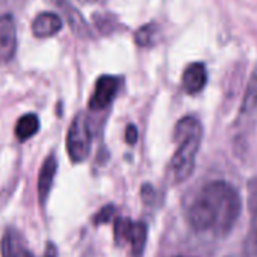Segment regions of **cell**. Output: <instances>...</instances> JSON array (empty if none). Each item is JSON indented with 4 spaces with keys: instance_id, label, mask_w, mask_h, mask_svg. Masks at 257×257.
<instances>
[{
    "instance_id": "obj_1",
    "label": "cell",
    "mask_w": 257,
    "mask_h": 257,
    "mask_svg": "<svg viewBox=\"0 0 257 257\" xmlns=\"http://www.w3.org/2000/svg\"><path fill=\"white\" fill-rule=\"evenodd\" d=\"M242 211L239 193L224 181L206 184L187 209V220L199 233L211 232L217 238H226L236 226Z\"/></svg>"
},
{
    "instance_id": "obj_7",
    "label": "cell",
    "mask_w": 257,
    "mask_h": 257,
    "mask_svg": "<svg viewBox=\"0 0 257 257\" xmlns=\"http://www.w3.org/2000/svg\"><path fill=\"white\" fill-rule=\"evenodd\" d=\"M208 83V71L205 63L196 62L187 66L182 75V86L188 95H196L205 89Z\"/></svg>"
},
{
    "instance_id": "obj_16",
    "label": "cell",
    "mask_w": 257,
    "mask_h": 257,
    "mask_svg": "<svg viewBox=\"0 0 257 257\" xmlns=\"http://www.w3.org/2000/svg\"><path fill=\"white\" fill-rule=\"evenodd\" d=\"M114 214H116V206H114V205H105V206L93 217V224H95V226L107 224L108 221L113 220Z\"/></svg>"
},
{
    "instance_id": "obj_8",
    "label": "cell",
    "mask_w": 257,
    "mask_h": 257,
    "mask_svg": "<svg viewBox=\"0 0 257 257\" xmlns=\"http://www.w3.org/2000/svg\"><path fill=\"white\" fill-rule=\"evenodd\" d=\"M56 172H57V160L54 155H48L44 160L39 175H38V197H39L41 205L45 203V200L51 191V187H53V182L56 178Z\"/></svg>"
},
{
    "instance_id": "obj_19",
    "label": "cell",
    "mask_w": 257,
    "mask_h": 257,
    "mask_svg": "<svg viewBox=\"0 0 257 257\" xmlns=\"http://www.w3.org/2000/svg\"><path fill=\"white\" fill-rule=\"evenodd\" d=\"M45 257H57V250L54 247V244H47V248H45Z\"/></svg>"
},
{
    "instance_id": "obj_11",
    "label": "cell",
    "mask_w": 257,
    "mask_h": 257,
    "mask_svg": "<svg viewBox=\"0 0 257 257\" xmlns=\"http://www.w3.org/2000/svg\"><path fill=\"white\" fill-rule=\"evenodd\" d=\"M146 241H148V226L142 221L134 223L133 226V232L130 236V245H131V253L134 257H142L145 253V247H146Z\"/></svg>"
},
{
    "instance_id": "obj_5",
    "label": "cell",
    "mask_w": 257,
    "mask_h": 257,
    "mask_svg": "<svg viewBox=\"0 0 257 257\" xmlns=\"http://www.w3.org/2000/svg\"><path fill=\"white\" fill-rule=\"evenodd\" d=\"M17 51V27L11 14L0 15V62H9Z\"/></svg>"
},
{
    "instance_id": "obj_12",
    "label": "cell",
    "mask_w": 257,
    "mask_h": 257,
    "mask_svg": "<svg viewBox=\"0 0 257 257\" xmlns=\"http://www.w3.org/2000/svg\"><path fill=\"white\" fill-rule=\"evenodd\" d=\"M241 114L242 116H254L257 114V69L253 72L247 90L241 104Z\"/></svg>"
},
{
    "instance_id": "obj_6",
    "label": "cell",
    "mask_w": 257,
    "mask_h": 257,
    "mask_svg": "<svg viewBox=\"0 0 257 257\" xmlns=\"http://www.w3.org/2000/svg\"><path fill=\"white\" fill-rule=\"evenodd\" d=\"M0 253L2 257H33L26 245V239L15 227H11L5 232L0 242Z\"/></svg>"
},
{
    "instance_id": "obj_10",
    "label": "cell",
    "mask_w": 257,
    "mask_h": 257,
    "mask_svg": "<svg viewBox=\"0 0 257 257\" xmlns=\"http://www.w3.org/2000/svg\"><path fill=\"white\" fill-rule=\"evenodd\" d=\"M39 131V119L33 113H27L21 116L15 125V137L18 142H26L33 137Z\"/></svg>"
},
{
    "instance_id": "obj_2",
    "label": "cell",
    "mask_w": 257,
    "mask_h": 257,
    "mask_svg": "<svg viewBox=\"0 0 257 257\" xmlns=\"http://www.w3.org/2000/svg\"><path fill=\"white\" fill-rule=\"evenodd\" d=\"M202 125L193 116L182 117L176 123L173 139L178 148L167 169V176L173 185L185 182L193 175L196 167V157L202 143Z\"/></svg>"
},
{
    "instance_id": "obj_18",
    "label": "cell",
    "mask_w": 257,
    "mask_h": 257,
    "mask_svg": "<svg viewBox=\"0 0 257 257\" xmlns=\"http://www.w3.org/2000/svg\"><path fill=\"white\" fill-rule=\"evenodd\" d=\"M47 2H50L53 6L59 8L62 12H68L72 8V3L69 0H47Z\"/></svg>"
},
{
    "instance_id": "obj_4",
    "label": "cell",
    "mask_w": 257,
    "mask_h": 257,
    "mask_svg": "<svg viewBox=\"0 0 257 257\" xmlns=\"http://www.w3.org/2000/svg\"><path fill=\"white\" fill-rule=\"evenodd\" d=\"M120 86V80L114 75H101L95 83V90L89 99L90 110L99 111L107 108L114 96L117 95Z\"/></svg>"
},
{
    "instance_id": "obj_13",
    "label": "cell",
    "mask_w": 257,
    "mask_h": 257,
    "mask_svg": "<svg viewBox=\"0 0 257 257\" xmlns=\"http://www.w3.org/2000/svg\"><path fill=\"white\" fill-rule=\"evenodd\" d=\"M242 257H257V206L253 209L250 229L244 241V254Z\"/></svg>"
},
{
    "instance_id": "obj_3",
    "label": "cell",
    "mask_w": 257,
    "mask_h": 257,
    "mask_svg": "<svg viewBox=\"0 0 257 257\" xmlns=\"http://www.w3.org/2000/svg\"><path fill=\"white\" fill-rule=\"evenodd\" d=\"M92 148V133L89 126V120L83 113H78L68 130L66 134V152L72 163H83Z\"/></svg>"
},
{
    "instance_id": "obj_9",
    "label": "cell",
    "mask_w": 257,
    "mask_h": 257,
    "mask_svg": "<svg viewBox=\"0 0 257 257\" xmlns=\"http://www.w3.org/2000/svg\"><path fill=\"white\" fill-rule=\"evenodd\" d=\"M62 29V18L54 12H41L32 23V33L36 38L54 36Z\"/></svg>"
},
{
    "instance_id": "obj_14",
    "label": "cell",
    "mask_w": 257,
    "mask_h": 257,
    "mask_svg": "<svg viewBox=\"0 0 257 257\" xmlns=\"http://www.w3.org/2000/svg\"><path fill=\"white\" fill-rule=\"evenodd\" d=\"M133 226H134V223L130 218H125V217H119L114 221L113 233H114V242L117 245H123V244L130 242V236H131V232H133Z\"/></svg>"
},
{
    "instance_id": "obj_17",
    "label": "cell",
    "mask_w": 257,
    "mask_h": 257,
    "mask_svg": "<svg viewBox=\"0 0 257 257\" xmlns=\"http://www.w3.org/2000/svg\"><path fill=\"white\" fill-rule=\"evenodd\" d=\"M137 137H139V131L136 128V125H128L126 126V131H125V140L128 145H134L137 142Z\"/></svg>"
},
{
    "instance_id": "obj_15",
    "label": "cell",
    "mask_w": 257,
    "mask_h": 257,
    "mask_svg": "<svg viewBox=\"0 0 257 257\" xmlns=\"http://www.w3.org/2000/svg\"><path fill=\"white\" fill-rule=\"evenodd\" d=\"M157 35H158V27L154 24V23H149L143 27H140L137 32H136V44L140 45V47H149L155 42L157 39Z\"/></svg>"
}]
</instances>
